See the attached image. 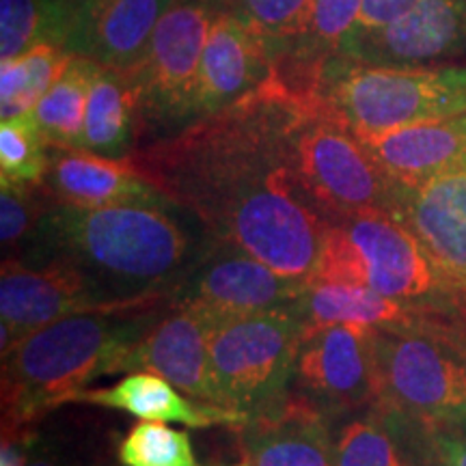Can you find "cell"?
I'll return each instance as SVG.
<instances>
[{
  "instance_id": "obj_9",
  "label": "cell",
  "mask_w": 466,
  "mask_h": 466,
  "mask_svg": "<svg viewBox=\"0 0 466 466\" xmlns=\"http://www.w3.org/2000/svg\"><path fill=\"white\" fill-rule=\"evenodd\" d=\"M294 141L302 177L333 220L360 209L391 212L398 182L316 91L302 93Z\"/></svg>"
},
{
  "instance_id": "obj_12",
  "label": "cell",
  "mask_w": 466,
  "mask_h": 466,
  "mask_svg": "<svg viewBox=\"0 0 466 466\" xmlns=\"http://www.w3.org/2000/svg\"><path fill=\"white\" fill-rule=\"evenodd\" d=\"M143 309V307H138ZM91 311H126L108 305L89 279L66 259L5 258L0 270V348L3 359L25 337L56 319Z\"/></svg>"
},
{
  "instance_id": "obj_2",
  "label": "cell",
  "mask_w": 466,
  "mask_h": 466,
  "mask_svg": "<svg viewBox=\"0 0 466 466\" xmlns=\"http://www.w3.org/2000/svg\"><path fill=\"white\" fill-rule=\"evenodd\" d=\"M214 242L208 227L171 199L110 208L52 201L15 259H66L108 305L160 307L171 302L173 291Z\"/></svg>"
},
{
  "instance_id": "obj_15",
  "label": "cell",
  "mask_w": 466,
  "mask_h": 466,
  "mask_svg": "<svg viewBox=\"0 0 466 466\" xmlns=\"http://www.w3.org/2000/svg\"><path fill=\"white\" fill-rule=\"evenodd\" d=\"M240 466H335L333 419L289 389L240 428Z\"/></svg>"
},
{
  "instance_id": "obj_33",
  "label": "cell",
  "mask_w": 466,
  "mask_h": 466,
  "mask_svg": "<svg viewBox=\"0 0 466 466\" xmlns=\"http://www.w3.org/2000/svg\"><path fill=\"white\" fill-rule=\"evenodd\" d=\"M25 466H102V456L66 436L33 432Z\"/></svg>"
},
{
  "instance_id": "obj_28",
  "label": "cell",
  "mask_w": 466,
  "mask_h": 466,
  "mask_svg": "<svg viewBox=\"0 0 466 466\" xmlns=\"http://www.w3.org/2000/svg\"><path fill=\"white\" fill-rule=\"evenodd\" d=\"M72 55L55 44H42L14 61L0 63V116L3 121L31 115L46 91L67 67Z\"/></svg>"
},
{
  "instance_id": "obj_13",
  "label": "cell",
  "mask_w": 466,
  "mask_h": 466,
  "mask_svg": "<svg viewBox=\"0 0 466 466\" xmlns=\"http://www.w3.org/2000/svg\"><path fill=\"white\" fill-rule=\"evenodd\" d=\"M337 52L371 66H434L466 55V0H419L408 14Z\"/></svg>"
},
{
  "instance_id": "obj_29",
  "label": "cell",
  "mask_w": 466,
  "mask_h": 466,
  "mask_svg": "<svg viewBox=\"0 0 466 466\" xmlns=\"http://www.w3.org/2000/svg\"><path fill=\"white\" fill-rule=\"evenodd\" d=\"M223 3L264 39L277 69L299 42L313 0H223Z\"/></svg>"
},
{
  "instance_id": "obj_30",
  "label": "cell",
  "mask_w": 466,
  "mask_h": 466,
  "mask_svg": "<svg viewBox=\"0 0 466 466\" xmlns=\"http://www.w3.org/2000/svg\"><path fill=\"white\" fill-rule=\"evenodd\" d=\"M50 162V143L31 115L0 126V184L42 186Z\"/></svg>"
},
{
  "instance_id": "obj_5",
  "label": "cell",
  "mask_w": 466,
  "mask_h": 466,
  "mask_svg": "<svg viewBox=\"0 0 466 466\" xmlns=\"http://www.w3.org/2000/svg\"><path fill=\"white\" fill-rule=\"evenodd\" d=\"M316 93L360 141L466 113V67L371 66L335 52Z\"/></svg>"
},
{
  "instance_id": "obj_4",
  "label": "cell",
  "mask_w": 466,
  "mask_h": 466,
  "mask_svg": "<svg viewBox=\"0 0 466 466\" xmlns=\"http://www.w3.org/2000/svg\"><path fill=\"white\" fill-rule=\"evenodd\" d=\"M352 283L428 311L464 299L436 268L417 236L387 209L337 217L309 285Z\"/></svg>"
},
{
  "instance_id": "obj_26",
  "label": "cell",
  "mask_w": 466,
  "mask_h": 466,
  "mask_svg": "<svg viewBox=\"0 0 466 466\" xmlns=\"http://www.w3.org/2000/svg\"><path fill=\"white\" fill-rule=\"evenodd\" d=\"M102 66L83 56L69 58L67 67L46 91L31 116L50 145L78 149L85 127L86 102Z\"/></svg>"
},
{
  "instance_id": "obj_35",
  "label": "cell",
  "mask_w": 466,
  "mask_h": 466,
  "mask_svg": "<svg viewBox=\"0 0 466 466\" xmlns=\"http://www.w3.org/2000/svg\"><path fill=\"white\" fill-rule=\"evenodd\" d=\"M434 434L447 466H466V419L434 428Z\"/></svg>"
},
{
  "instance_id": "obj_16",
  "label": "cell",
  "mask_w": 466,
  "mask_h": 466,
  "mask_svg": "<svg viewBox=\"0 0 466 466\" xmlns=\"http://www.w3.org/2000/svg\"><path fill=\"white\" fill-rule=\"evenodd\" d=\"M171 5L173 0H74L63 48L102 67L134 72Z\"/></svg>"
},
{
  "instance_id": "obj_6",
  "label": "cell",
  "mask_w": 466,
  "mask_h": 466,
  "mask_svg": "<svg viewBox=\"0 0 466 466\" xmlns=\"http://www.w3.org/2000/svg\"><path fill=\"white\" fill-rule=\"evenodd\" d=\"M378 398L442 428L466 419V350L421 318L374 329Z\"/></svg>"
},
{
  "instance_id": "obj_1",
  "label": "cell",
  "mask_w": 466,
  "mask_h": 466,
  "mask_svg": "<svg viewBox=\"0 0 466 466\" xmlns=\"http://www.w3.org/2000/svg\"><path fill=\"white\" fill-rule=\"evenodd\" d=\"M272 76L233 106L127 162L220 242L309 285L333 223L302 177L294 127L300 97Z\"/></svg>"
},
{
  "instance_id": "obj_3",
  "label": "cell",
  "mask_w": 466,
  "mask_h": 466,
  "mask_svg": "<svg viewBox=\"0 0 466 466\" xmlns=\"http://www.w3.org/2000/svg\"><path fill=\"white\" fill-rule=\"evenodd\" d=\"M162 313L158 307L76 313L25 337L3 359V430H28L89 382L119 374Z\"/></svg>"
},
{
  "instance_id": "obj_11",
  "label": "cell",
  "mask_w": 466,
  "mask_h": 466,
  "mask_svg": "<svg viewBox=\"0 0 466 466\" xmlns=\"http://www.w3.org/2000/svg\"><path fill=\"white\" fill-rule=\"evenodd\" d=\"M289 389L311 400L330 419L380 401L374 329L354 324L307 329L296 352Z\"/></svg>"
},
{
  "instance_id": "obj_32",
  "label": "cell",
  "mask_w": 466,
  "mask_h": 466,
  "mask_svg": "<svg viewBox=\"0 0 466 466\" xmlns=\"http://www.w3.org/2000/svg\"><path fill=\"white\" fill-rule=\"evenodd\" d=\"M52 201L44 186L0 184V240L5 258H17L28 247Z\"/></svg>"
},
{
  "instance_id": "obj_10",
  "label": "cell",
  "mask_w": 466,
  "mask_h": 466,
  "mask_svg": "<svg viewBox=\"0 0 466 466\" xmlns=\"http://www.w3.org/2000/svg\"><path fill=\"white\" fill-rule=\"evenodd\" d=\"M307 288L279 275L247 250L217 240L177 285L171 302L195 309L217 324L250 313L302 309Z\"/></svg>"
},
{
  "instance_id": "obj_25",
  "label": "cell",
  "mask_w": 466,
  "mask_h": 466,
  "mask_svg": "<svg viewBox=\"0 0 466 466\" xmlns=\"http://www.w3.org/2000/svg\"><path fill=\"white\" fill-rule=\"evenodd\" d=\"M423 311L376 294L374 289L352 283L309 285L302 300V318L307 329L329 324H354L363 329H380L417 319Z\"/></svg>"
},
{
  "instance_id": "obj_21",
  "label": "cell",
  "mask_w": 466,
  "mask_h": 466,
  "mask_svg": "<svg viewBox=\"0 0 466 466\" xmlns=\"http://www.w3.org/2000/svg\"><path fill=\"white\" fill-rule=\"evenodd\" d=\"M72 401H85V404L110 408V410H124L127 415L143 419V421L179 423L199 430L218 428V425L240 430L247 423V417L240 412L218 404L192 400L179 391L175 384L156 374H149V371L127 374L113 387L85 389V391L76 393Z\"/></svg>"
},
{
  "instance_id": "obj_7",
  "label": "cell",
  "mask_w": 466,
  "mask_h": 466,
  "mask_svg": "<svg viewBox=\"0 0 466 466\" xmlns=\"http://www.w3.org/2000/svg\"><path fill=\"white\" fill-rule=\"evenodd\" d=\"M223 7V0H173L160 17L147 55L132 72L138 91V147L197 124L203 48Z\"/></svg>"
},
{
  "instance_id": "obj_34",
  "label": "cell",
  "mask_w": 466,
  "mask_h": 466,
  "mask_svg": "<svg viewBox=\"0 0 466 466\" xmlns=\"http://www.w3.org/2000/svg\"><path fill=\"white\" fill-rule=\"evenodd\" d=\"M419 0H363V9L357 26L350 31L343 39L363 37L367 33H374L378 28L391 25L404 14H408Z\"/></svg>"
},
{
  "instance_id": "obj_19",
  "label": "cell",
  "mask_w": 466,
  "mask_h": 466,
  "mask_svg": "<svg viewBox=\"0 0 466 466\" xmlns=\"http://www.w3.org/2000/svg\"><path fill=\"white\" fill-rule=\"evenodd\" d=\"M275 58L264 39L227 7L214 20L197 85V121L217 115L268 85Z\"/></svg>"
},
{
  "instance_id": "obj_17",
  "label": "cell",
  "mask_w": 466,
  "mask_h": 466,
  "mask_svg": "<svg viewBox=\"0 0 466 466\" xmlns=\"http://www.w3.org/2000/svg\"><path fill=\"white\" fill-rule=\"evenodd\" d=\"M212 319L195 309L168 302L165 313L130 350L119 374L149 371L192 400L217 404L209 378Z\"/></svg>"
},
{
  "instance_id": "obj_22",
  "label": "cell",
  "mask_w": 466,
  "mask_h": 466,
  "mask_svg": "<svg viewBox=\"0 0 466 466\" xmlns=\"http://www.w3.org/2000/svg\"><path fill=\"white\" fill-rule=\"evenodd\" d=\"M378 165L395 182L419 184L450 173H466V113L365 138Z\"/></svg>"
},
{
  "instance_id": "obj_24",
  "label": "cell",
  "mask_w": 466,
  "mask_h": 466,
  "mask_svg": "<svg viewBox=\"0 0 466 466\" xmlns=\"http://www.w3.org/2000/svg\"><path fill=\"white\" fill-rule=\"evenodd\" d=\"M360 9L363 0H313L299 42L275 69L277 78L296 91H316L319 67L357 26Z\"/></svg>"
},
{
  "instance_id": "obj_27",
  "label": "cell",
  "mask_w": 466,
  "mask_h": 466,
  "mask_svg": "<svg viewBox=\"0 0 466 466\" xmlns=\"http://www.w3.org/2000/svg\"><path fill=\"white\" fill-rule=\"evenodd\" d=\"M72 15L74 0H0V61H14L42 44L63 48Z\"/></svg>"
},
{
  "instance_id": "obj_23",
  "label": "cell",
  "mask_w": 466,
  "mask_h": 466,
  "mask_svg": "<svg viewBox=\"0 0 466 466\" xmlns=\"http://www.w3.org/2000/svg\"><path fill=\"white\" fill-rule=\"evenodd\" d=\"M138 147V91L132 72L102 67L86 102L78 149L127 160Z\"/></svg>"
},
{
  "instance_id": "obj_14",
  "label": "cell",
  "mask_w": 466,
  "mask_h": 466,
  "mask_svg": "<svg viewBox=\"0 0 466 466\" xmlns=\"http://www.w3.org/2000/svg\"><path fill=\"white\" fill-rule=\"evenodd\" d=\"M335 466H447L432 425L374 401L333 417Z\"/></svg>"
},
{
  "instance_id": "obj_18",
  "label": "cell",
  "mask_w": 466,
  "mask_h": 466,
  "mask_svg": "<svg viewBox=\"0 0 466 466\" xmlns=\"http://www.w3.org/2000/svg\"><path fill=\"white\" fill-rule=\"evenodd\" d=\"M391 214L415 233L436 268L466 299V173L398 182Z\"/></svg>"
},
{
  "instance_id": "obj_31",
  "label": "cell",
  "mask_w": 466,
  "mask_h": 466,
  "mask_svg": "<svg viewBox=\"0 0 466 466\" xmlns=\"http://www.w3.org/2000/svg\"><path fill=\"white\" fill-rule=\"evenodd\" d=\"M121 466H203L197 462L190 436L162 421H141L116 447Z\"/></svg>"
},
{
  "instance_id": "obj_20",
  "label": "cell",
  "mask_w": 466,
  "mask_h": 466,
  "mask_svg": "<svg viewBox=\"0 0 466 466\" xmlns=\"http://www.w3.org/2000/svg\"><path fill=\"white\" fill-rule=\"evenodd\" d=\"M44 188L58 203L76 208L162 203L167 197L127 160H113L91 151L50 145Z\"/></svg>"
},
{
  "instance_id": "obj_8",
  "label": "cell",
  "mask_w": 466,
  "mask_h": 466,
  "mask_svg": "<svg viewBox=\"0 0 466 466\" xmlns=\"http://www.w3.org/2000/svg\"><path fill=\"white\" fill-rule=\"evenodd\" d=\"M307 324L302 309L220 319L209 333V378L217 404L253 417L289 391Z\"/></svg>"
}]
</instances>
